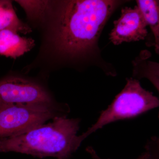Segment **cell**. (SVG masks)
<instances>
[{"mask_svg":"<svg viewBox=\"0 0 159 159\" xmlns=\"http://www.w3.org/2000/svg\"><path fill=\"white\" fill-rule=\"evenodd\" d=\"M125 1H60L54 25L53 42L64 57L89 59L100 52L98 41L114 11Z\"/></svg>","mask_w":159,"mask_h":159,"instance_id":"1","label":"cell"},{"mask_svg":"<svg viewBox=\"0 0 159 159\" xmlns=\"http://www.w3.org/2000/svg\"><path fill=\"white\" fill-rule=\"evenodd\" d=\"M80 119L57 117L19 134L0 138V152H15L43 158L69 159L83 140L77 134Z\"/></svg>","mask_w":159,"mask_h":159,"instance_id":"2","label":"cell"},{"mask_svg":"<svg viewBox=\"0 0 159 159\" xmlns=\"http://www.w3.org/2000/svg\"><path fill=\"white\" fill-rule=\"evenodd\" d=\"M159 105L158 98L152 92L143 89L139 80L127 78L124 88L108 107L102 111L96 123L80 136L84 141L89 135L107 124L135 118L156 108Z\"/></svg>","mask_w":159,"mask_h":159,"instance_id":"3","label":"cell"},{"mask_svg":"<svg viewBox=\"0 0 159 159\" xmlns=\"http://www.w3.org/2000/svg\"><path fill=\"white\" fill-rule=\"evenodd\" d=\"M67 104L51 107L37 104L0 106V138L19 134L45 123L55 117L67 116Z\"/></svg>","mask_w":159,"mask_h":159,"instance_id":"4","label":"cell"},{"mask_svg":"<svg viewBox=\"0 0 159 159\" xmlns=\"http://www.w3.org/2000/svg\"><path fill=\"white\" fill-rule=\"evenodd\" d=\"M13 104H37L59 107L41 84L25 77L9 76L0 80V106Z\"/></svg>","mask_w":159,"mask_h":159,"instance_id":"5","label":"cell"},{"mask_svg":"<svg viewBox=\"0 0 159 159\" xmlns=\"http://www.w3.org/2000/svg\"><path fill=\"white\" fill-rule=\"evenodd\" d=\"M114 25L109 39L115 45L144 40L148 34L147 24L137 6L122 9L120 17L114 21Z\"/></svg>","mask_w":159,"mask_h":159,"instance_id":"6","label":"cell"},{"mask_svg":"<svg viewBox=\"0 0 159 159\" xmlns=\"http://www.w3.org/2000/svg\"><path fill=\"white\" fill-rule=\"evenodd\" d=\"M35 45L31 38L21 37L10 29L0 30V55L13 59L31 51Z\"/></svg>","mask_w":159,"mask_h":159,"instance_id":"7","label":"cell"},{"mask_svg":"<svg viewBox=\"0 0 159 159\" xmlns=\"http://www.w3.org/2000/svg\"><path fill=\"white\" fill-rule=\"evenodd\" d=\"M6 29L24 34L32 31L28 25L18 17L11 1L0 0V30Z\"/></svg>","mask_w":159,"mask_h":159,"instance_id":"8","label":"cell"},{"mask_svg":"<svg viewBox=\"0 0 159 159\" xmlns=\"http://www.w3.org/2000/svg\"><path fill=\"white\" fill-rule=\"evenodd\" d=\"M159 1L137 0V6L143 14L147 26L149 25L154 37L157 54L159 51Z\"/></svg>","mask_w":159,"mask_h":159,"instance_id":"9","label":"cell"},{"mask_svg":"<svg viewBox=\"0 0 159 159\" xmlns=\"http://www.w3.org/2000/svg\"><path fill=\"white\" fill-rule=\"evenodd\" d=\"M25 11L30 19L43 18L49 9V2L47 1H16Z\"/></svg>","mask_w":159,"mask_h":159,"instance_id":"10","label":"cell"},{"mask_svg":"<svg viewBox=\"0 0 159 159\" xmlns=\"http://www.w3.org/2000/svg\"><path fill=\"white\" fill-rule=\"evenodd\" d=\"M135 159H158L157 158V151L155 148L147 146L145 152L142 154L139 157Z\"/></svg>","mask_w":159,"mask_h":159,"instance_id":"11","label":"cell"},{"mask_svg":"<svg viewBox=\"0 0 159 159\" xmlns=\"http://www.w3.org/2000/svg\"><path fill=\"white\" fill-rule=\"evenodd\" d=\"M92 154H93V156L95 158H96V159H100L99 158H97V156L96 155V154H94L93 152V153H92Z\"/></svg>","mask_w":159,"mask_h":159,"instance_id":"12","label":"cell"}]
</instances>
